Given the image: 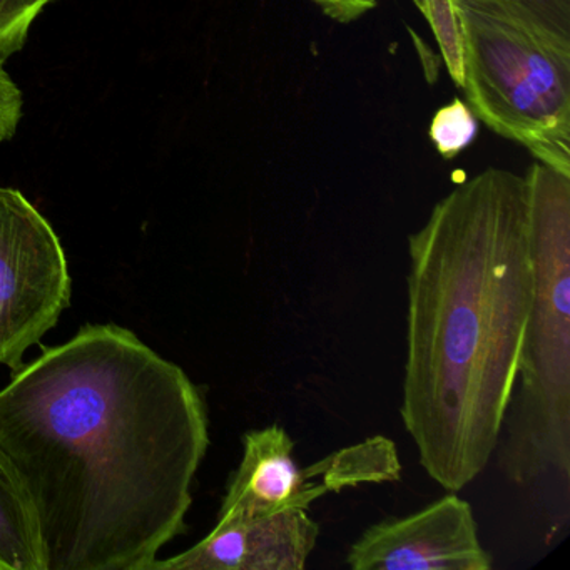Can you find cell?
Returning <instances> with one entry per match:
<instances>
[{"instance_id":"obj_1","label":"cell","mask_w":570,"mask_h":570,"mask_svg":"<svg viewBox=\"0 0 570 570\" xmlns=\"http://www.w3.org/2000/svg\"><path fill=\"white\" fill-rule=\"evenodd\" d=\"M209 446L185 370L115 323L42 350L0 390V456L45 570H149L186 530Z\"/></svg>"},{"instance_id":"obj_2","label":"cell","mask_w":570,"mask_h":570,"mask_svg":"<svg viewBox=\"0 0 570 570\" xmlns=\"http://www.w3.org/2000/svg\"><path fill=\"white\" fill-rule=\"evenodd\" d=\"M409 258L400 416L426 475L459 492L495 453L532 308L523 176L489 168L456 186Z\"/></svg>"},{"instance_id":"obj_3","label":"cell","mask_w":570,"mask_h":570,"mask_svg":"<svg viewBox=\"0 0 570 570\" xmlns=\"http://www.w3.org/2000/svg\"><path fill=\"white\" fill-rule=\"evenodd\" d=\"M533 298L515 385L497 442L509 482L570 476V176L535 163L523 176Z\"/></svg>"},{"instance_id":"obj_4","label":"cell","mask_w":570,"mask_h":570,"mask_svg":"<svg viewBox=\"0 0 570 570\" xmlns=\"http://www.w3.org/2000/svg\"><path fill=\"white\" fill-rule=\"evenodd\" d=\"M476 118L570 176V35L520 0H453Z\"/></svg>"},{"instance_id":"obj_5","label":"cell","mask_w":570,"mask_h":570,"mask_svg":"<svg viewBox=\"0 0 570 570\" xmlns=\"http://www.w3.org/2000/svg\"><path fill=\"white\" fill-rule=\"evenodd\" d=\"M68 258L48 219L0 186V365L12 372L71 305Z\"/></svg>"},{"instance_id":"obj_6","label":"cell","mask_w":570,"mask_h":570,"mask_svg":"<svg viewBox=\"0 0 570 570\" xmlns=\"http://www.w3.org/2000/svg\"><path fill=\"white\" fill-rule=\"evenodd\" d=\"M295 442L282 425L249 430L243 436V459L229 479L218 517L258 519L285 510H308L328 492L360 485V466L350 446L299 469Z\"/></svg>"},{"instance_id":"obj_7","label":"cell","mask_w":570,"mask_h":570,"mask_svg":"<svg viewBox=\"0 0 570 570\" xmlns=\"http://www.w3.org/2000/svg\"><path fill=\"white\" fill-rule=\"evenodd\" d=\"M353 570H490L472 505L449 492L419 512L370 525L350 547Z\"/></svg>"},{"instance_id":"obj_8","label":"cell","mask_w":570,"mask_h":570,"mask_svg":"<svg viewBox=\"0 0 570 570\" xmlns=\"http://www.w3.org/2000/svg\"><path fill=\"white\" fill-rule=\"evenodd\" d=\"M308 510H285L258 519L218 517L215 529L191 549L149 570H303L318 540Z\"/></svg>"},{"instance_id":"obj_9","label":"cell","mask_w":570,"mask_h":570,"mask_svg":"<svg viewBox=\"0 0 570 570\" xmlns=\"http://www.w3.org/2000/svg\"><path fill=\"white\" fill-rule=\"evenodd\" d=\"M0 570H45L31 510L0 456Z\"/></svg>"},{"instance_id":"obj_10","label":"cell","mask_w":570,"mask_h":570,"mask_svg":"<svg viewBox=\"0 0 570 570\" xmlns=\"http://www.w3.org/2000/svg\"><path fill=\"white\" fill-rule=\"evenodd\" d=\"M479 132V121L462 99H453L433 115L430 122V141L442 158L453 159L465 151Z\"/></svg>"},{"instance_id":"obj_11","label":"cell","mask_w":570,"mask_h":570,"mask_svg":"<svg viewBox=\"0 0 570 570\" xmlns=\"http://www.w3.org/2000/svg\"><path fill=\"white\" fill-rule=\"evenodd\" d=\"M419 4L439 42L450 78L459 88H462L463 36L453 0H419Z\"/></svg>"},{"instance_id":"obj_12","label":"cell","mask_w":570,"mask_h":570,"mask_svg":"<svg viewBox=\"0 0 570 570\" xmlns=\"http://www.w3.org/2000/svg\"><path fill=\"white\" fill-rule=\"evenodd\" d=\"M56 0H0V61L26 46L38 16Z\"/></svg>"},{"instance_id":"obj_13","label":"cell","mask_w":570,"mask_h":570,"mask_svg":"<svg viewBox=\"0 0 570 570\" xmlns=\"http://www.w3.org/2000/svg\"><path fill=\"white\" fill-rule=\"evenodd\" d=\"M21 89L14 79L4 69V62L0 61V142L14 138L22 119Z\"/></svg>"},{"instance_id":"obj_14","label":"cell","mask_w":570,"mask_h":570,"mask_svg":"<svg viewBox=\"0 0 570 570\" xmlns=\"http://www.w3.org/2000/svg\"><path fill=\"white\" fill-rule=\"evenodd\" d=\"M553 28L570 35V0H520Z\"/></svg>"},{"instance_id":"obj_15","label":"cell","mask_w":570,"mask_h":570,"mask_svg":"<svg viewBox=\"0 0 570 570\" xmlns=\"http://www.w3.org/2000/svg\"><path fill=\"white\" fill-rule=\"evenodd\" d=\"M312 2L320 6L326 16L340 22L358 19L376 4V0H312Z\"/></svg>"}]
</instances>
